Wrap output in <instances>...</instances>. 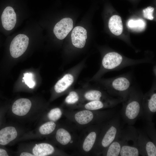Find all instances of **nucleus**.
<instances>
[{
	"instance_id": "nucleus-15",
	"label": "nucleus",
	"mask_w": 156,
	"mask_h": 156,
	"mask_svg": "<svg viewBox=\"0 0 156 156\" xmlns=\"http://www.w3.org/2000/svg\"><path fill=\"white\" fill-rule=\"evenodd\" d=\"M54 147L51 144L42 143L36 145L32 149L34 156H45L52 154L54 151Z\"/></svg>"
},
{
	"instance_id": "nucleus-1",
	"label": "nucleus",
	"mask_w": 156,
	"mask_h": 156,
	"mask_svg": "<svg viewBox=\"0 0 156 156\" xmlns=\"http://www.w3.org/2000/svg\"><path fill=\"white\" fill-rule=\"evenodd\" d=\"M145 63H153V61L148 58L131 59L125 57L117 52H109L103 56L99 70L90 81H93L101 78L104 74L109 71L118 70L126 67Z\"/></svg>"
},
{
	"instance_id": "nucleus-26",
	"label": "nucleus",
	"mask_w": 156,
	"mask_h": 156,
	"mask_svg": "<svg viewBox=\"0 0 156 156\" xmlns=\"http://www.w3.org/2000/svg\"><path fill=\"white\" fill-rule=\"evenodd\" d=\"M23 82H24L30 88H33L36 84L34 80V75L31 73H27L24 74Z\"/></svg>"
},
{
	"instance_id": "nucleus-7",
	"label": "nucleus",
	"mask_w": 156,
	"mask_h": 156,
	"mask_svg": "<svg viewBox=\"0 0 156 156\" xmlns=\"http://www.w3.org/2000/svg\"><path fill=\"white\" fill-rule=\"evenodd\" d=\"M29 38L26 35L20 34L15 36L12 41L10 48L11 56L19 57L26 51L29 44Z\"/></svg>"
},
{
	"instance_id": "nucleus-9",
	"label": "nucleus",
	"mask_w": 156,
	"mask_h": 156,
	"mask_svg": "<svg viewBox=\"0 0 156 156\" xmlns=\"http://www.w3.org/2000/svg\"><path fill=\"white\" fill-rule=\"evenodd\" d=\"M86 30L81 26H77L73 30L71 39L73 45L75 47L83 48L84 47L87 38Z\"/></svg>"
},
{
	"instance_id": "nucleus-5",
	"label": "nucleus",
	"mask_w": 156,
	"mask_h": 156,
	"mask_svg": "<svg viewBox=\"0 0 156 156\" xmlns=\"http://www.w3.org/2000/svg\"><path fill=\"white\" fill-rule=\"evenodd\" d=\"M142 105L143 115L146 120L151 122L156 112V82L154 79L150 89L143 94Z\"/></svg>"
},
{
	"instance_id": "nucleus-14",
	"label": "nucleus",
	"mask_w": 156,
	"mask_h": 156,
	"mask_svg": "<svg viewBox=\"0 0 156 156\" xmlns=\"http://www.w3.org/2000/svg\"><path fill=\"white\" fill-rule=\"evenodd\" d=\"M108 26L110 31L112 34L116 36L120 35L123 29L121 17L118 15L112 16L109 21Z\"/></svg>"
},
{
	"instance_id": "nucleus-24",
	"label": "nucleus",
	"mask_w": 156,
	"mask_h": 156,
	"mask_svg": "<svg viewBox=\"0 0 156 156\" xmlns=\"http://www.w3.org/2000/svg\"><path fill=\"white\" fill-rule=\"evenodd\" d=\"M62 114L61 109L58 108L51 109L48 114L49 119L51 121L55 122L59 120Z\"/></svg>"
},
{
	"instance_id": "nucleus-20",
	"label": "nucleus",
	"mask_w": 156,
	"mask_h": 156,
	"mask_svg": "<svg viewBox=\"0 0 156 156\" xmlns=\"http://www.w3.org/2000/svg\"><path fill=\"white\" fill-rule=\"evenodd\" d=\"M122 141L116 139L107 148V156H119L122 145Z\"/></svg>"
},
{
	"instance_id": "nucleus-18",
	"label": "nucleus",
	"mask_w": 156,
	"mask_h": 156,
	"mask_svg": "<svg viewBox=\"0 0 156 156\" xmlns=\"http://www.w3.org/2000/svg\"><path fill=\"white\" fill-rule=\"evenodd\" d=\"M140 154L139 150L137 146L122 144L119 155L121 156H138Z\"/></svg>"
},
{
	"instance_id": "nucleus-17",
	"label": "nucleus",
	"mask_w": 156,
	"mask_h": 156,
	"mask_svg": "<svg viewBox=\"0 0 156 156\" xmlns=\"http://www.w3.org/2000/svg\"><path fill=\"white\" fill-rule=\"evenodd\" d=\"M140 153L148 156H156V147L151 141L141 142L140 146Z\"/></svg>"
},
{
	"instance_id": "nucleus-10",
	"label": "nucleus",
	"mask_w": 156,
	"mask_h": 156,
	"mask_svg": "<svg viewBox=\"0 0 156 156\" xmlns=\"http://www.w3.org/2000/svg\"><path fill=\"white\" fill-rule=\"evenodd\" d=\"M2 23L7 30H11L14 27L16 21V16L12 8L8 6L3 10L1 16Z\"/></svg>"
},
{
	"instance_id": "nucleus-22",
	"label": "nucleus",
	"mask_w": 156,
	"mask_h": 156,
	"mask_svg": "<svg viewBox=\"0 0 156 156\" xmlns=\"http://www.w3.org/2000/svg\"><path fill=\"white\" fill-rule=\"evenodd\" d=\"M56 126V124L54 122H48L40 126L39 129V131L42 135H48L54 131Z\"/></svg>"
},
{
	"instance_id": "nucleus-28",
	"label": "nucleus",
	"mask_w": 156,
	"mask_h": 156,
	"mask_svg": "<svg viewBox=\"0 0 156 156\" xmlns=\"http://www.w3.org/2000/svg\"><path fill=\"white\" fill-rule=\"evenodd\" d=\"M8 155L7 151L5 150L0 148V156H8Z\"/></svg>"
},
{
	"instance_id": "nucleus-6",
	"label": "nucleus",
	"mask_w": 156,
	"mask_h": 156,
	"mask_svg": "<svg viewBox=\"0 0 156 156\" xmlns=\"http://www.w3.org/2000/svg\"><path fill=\"white\" fill-rule=\"evenodd\" d=\"M117 117H113L102 139L101 145L104 148H107L119 135L120 133V123Z\"/></svg>"
},
{
	"instance_id": "nucleus-23",
	"label": "nucleus",
	"mask_w": 156,
	"mask_h": 156,
	"mask_svg": "<svg viewBox=\"0 0 156 156\" xmlns=\"http://www.w3.org/2000/svg\"><path fill=\"white\" fill-rule=\"evenodd\" d=\"M146 25L145 22L142 19L136 20H130L128 23V25L129 28L139 31H141L144 29Z\"/></svg>"
},
{
	"instance_id": "nucleus-8",
	"label": "nucleus",
	"mask_w": 156,
	"mask_h": 156,
	"mask_svg": "<svg viewBox=\"0 0 156 156\" xmlns=\"http://www.w3.org/2000/svg\"><path fill=\"white\" fill-rule=\"evenodd\" d=\"M73 27V22L72 19L69 18H64L55 25L53 32L57 38L62 40L66 36Z\"/></svg>"
},
{
	"instance_id": "nucleus-19",
	"label": "nucleus",
	"mask_w": 156,
	"mask_h": 156,
	"mask_svg": "<svg viewBox=\"0 0 156 156\" xmlns=\"http://www.w3.org/2000/svg\"><path fill=\"white\" fill-rule=\"evenodd\" d=\"M55 137L57 141L63 145H66L71 140V136L69 133L63 128L59 129L57 131Z\"/></svg>"
},
{
	"instance_id": "nucleus-4",
	"label": "nucleus",
	"mask_w": 156,
	"mask_h": 156,
	"mask_svg": "<svg viewBox=\"0 0 156 156\" xmlns=\"http://www.w3.org/2000/svg\"><path fill=\"white\" fill-rule=\"evenodd\" d=\"M82 61L64 74L54 86V89L58 94L62 93L73 86L76 81L84 65Z\"/></svg>"
},
{
	"instance_id": "nucleus-3",
	"label": "nucleus",
	"mask_w": 156,
	"mask_h": 156,
	"mask_svg": "<svg viewBox=\"0 0 156 156\" xmlns=\"http://www.w3.org/2000/svg\"><path fill=\"white\" fill-rule=\"evenodd\" d=\"M143 94L138 87L133 85L127 99L122 102V115L129 124H133L140 116L143 115L142 101Z\"/></svg>"
},
{
	"instance_id": "nucleus-13",
	"label": "nucleus",
	"mask_w": 156,
	"mask_h": 156,
	"mask_svg": "<svg viewBox=\"0 0 156 156\" xmlns=\"http://www.w3.org/2000/svg\"><path fill=\"white\" fill-rule=\"evenodd\" d=\"M17 133L15 128L12 126L4 128L0 130V144L6 145L17 137Z\"/></svg>"
},
{
	"instance_id": "nucleus-11",
	"label": "nucleus",
	"mask_w": 156,
	"mask_h": 156,
	"mask_svg": "<svg viewBox=\"0 0 156 156\" xmlns=\"http://www.w3.org/2000/svg\"><path fill=\"white\" fill-rule=\"evenodd\" d=\"M84 96L86 100L89 101H109L118 98L111 96L103 88L102 89L96 88L90 89L85 92Z\"/></svg>"
},
{
	"instance_id": "nucleus-25",
	"label": "nucleus",
	"mask_w": 156,
	"mask_h": 156,
	"mask_svg": "<svg viewBox=\"0 0 156 156\" xmlns=\"http://www.w3.org/2000/svg\"><path fill=\"white\" fill-rule=\"evenodd\" d=\"M79 95L76 91H72L66 97L65 102L68 104H73L77 102L79 99Z\"/></svg>"
},
{
	"instance_id": "nucleus-12",
	"label": "nucleus",
	"mask_w": 156,
	"mask_h": 156,
	"mask_svg": "<svg viewBox=\"0 0 156 156\" xmlns=\"http://www.w3.org/2000/svg\"><path fill=\"white\" fill-rule=\"evenodd\" d=\"M31 105V102L29 99H20L16 101L13 103L12 107V111L16 115L24 116L29 112Z\"/></svg>"
},
{
	"instance_id": "nucleus-27",
	"label": "nucleus",
	"mask_w": 156,
	"mask_h": 156,
	"mask_svg": "<svg viewBox=\"0 0 156 156\" xmlns=\"http://www.w3.org/2000/svg\"><path fill=\"white\" fill-rule=\"evenodd\" d=\"M154 10V8L151 6H149L143 10L144 17L150 20H153L154 18L153 13Z\"/></svg>"
},
{
	"instance_id": "nucleus-29",
	"label": "nucleus",
	"mask_w": 156,
	"mask_h": 156,
	"mask_svg": "<svg viewBox=\"0 0 156 156\" xmlns=\"http://www.w3.org/2000/svg\"><path fill=\"white\" fill-rule=\"evenodd\" d=\"M20 156H33L34 155L33 154L28 152H23L20 155Z\"/></svg>"
},
{
	"instance_id": "nucleus-16",
	"label": "nucleus",
	"mask_w": 156,
	"mask_h": 156,
	"mask_svg": "<svg viewBox=\"0 0 156 156\" xmlns=\"http://www.w3.org/2000/svg\"><path fill=\"white\" fill-rule=\"evenodd\" d=\"M94 114L89 110L79 111L75 116L76 121L81 125L86 124L91 122L94 118Z\"/></svg>"
},
{
	"instance_id": "nucleus-21",
	"label": "nucleus",
	"mask_w": 156,
	"mask_h": 156,
	"mask_svg": "<svg viewBox=\"0 0 156 156\" xmlns=\"http://www.w3.org/2000/svg\"><path fill=\"white\" fill-rule=\"evenodd\" d=\"M97 134L95 131L90 132L85 139L83 144V150L86 152L90 151L93 147L95 142Z\"/></svg>"
},
{
	"instance_id": "nucleus-2",
	"label": "nucleus",
	"mask_w": 156,
	"mask_h": 156,
	"mask_svg": "<svg viewBox=\"0 0 156 156\" xmlns=\"http://www.w3.org/2000/svg\"><path fill=\"white\" fill-rule=\"evenodd\" d=\"M133 75L129 72L120 75L107 79L100 78L93 81L105 90L111 96L122 99H127L133 85Z\"/></svg>"
}]
</instances>
